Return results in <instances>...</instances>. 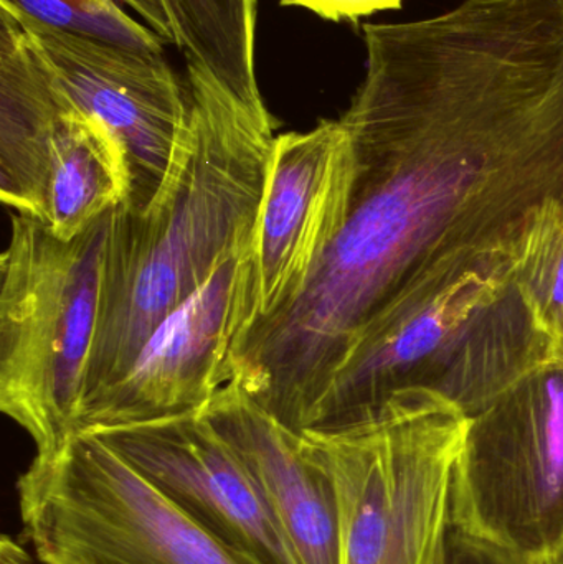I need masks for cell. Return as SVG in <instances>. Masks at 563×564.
Segmentation results:
<instances>
[{"instance_id": "cell-5", "label": "cell", "mask_w": 563, "mask_h": 564, "mask_svg": "<svg viewBox=\"0 0 563 564\" xmlns=\"http://www.w3.org/2000/svg\"><path fill=\"white\" fill-rule=\"evenodd\" d=\"M468 420L429 400L350 430L301 433L333 484L340 564H432L446 543Z\"/></svg>"}, {"instance_id": "cell-12", "label": "cell", "mask_w": 563, "mask_h": 564, "mask_svg": "<svg viewBox=\"0 0 563 564\" xmlns=\"http://www.w3.org/2000/svg\"><path fill=\"white\" fill-rule=\"evenodd\" d=\"M353 172L339 119L277 135L255 234L251 324L286 307L310 280L343 227Z\"/></svg>"}, {"instance_id": "cell-14", "label": "cell", "mask_w": 563, "mask_h": 564, "mask_svg": "<svg viewBox=\"0 0 563 564\" xmlns=\"http://www.w3.org/2000/svg\"><path fill=\"white\" fill-rule=\"evenodd\" d=\"M175 46L248 108L270 115L257 79L258 0H162Z\"/></svg>"}, {"instance_id": "cell-3", "label": "cell", "mask_w": 563, "mask_h": 564, "mask_svg": "<svg viewBox=\"0 0 563 564\" xmlns=\"http://www.w3.org/2000/svg\"><path fill=\"white\" fill-rule=\"evenodd\" d=\"M526 250L469 254L407 288L360 332L303 433L350 430L429 400L472 417L555 360L516 281Z\"/></svg>"}, {"instance_id": "cell-4", "label": "cell", "mask_w": 563, "mask_h": 564, "mask_svg": "<svg viewBox=\"0 0 563 564\" xmlns=\"http://www.w3.org/2000/svg\"><path fill=\"white\" fill-rule=\"evenodd\" d=\"M112 210L73 240L33 218H10L0 263V410L35 453L59 449L78 433Z\"/></svg>"}, {"instance_id": "cell-10", "label": "cell", "mask_w": 563, "mask_h": 564, "mask_svg": "<svg viewBox=\"0 0 563 564\" xmlns=\"http://www.w3.org/2000/svg\"><path fill=\"white\" fill-rule=\"evenodd\" d=\"M255 282L253 247L228 258L152 332L128 373L79 413L78 433L204 413L234 378Z\"/></svg>"}, {"instance_id": "cell-11", "label": "cell", "mask_w": 563, "mask_h": 564, "mask_svg": "<svg viewBox=\"0 0 563 564\" xmlns=\"http://www.w3.org/2000/svg\"><path fill=\"white\" fill-rule=\"evenodd\" d=\"M121 454L245 564H297L260 484L204 414L83 431Z\"/></svg>"}, {"instance_id": "cell-21", "label": "cell", "mask_w": 563, "mask_h": 564, "mask_svg": "<svg viewBox=\"0 0 563 564\" xmlns=\"http://www.w3.org/2000/svg\"><path fill=\"white\" fill-rule=\"evenodd\" d=\"M559 358H561V360H563V341H562L561 350H559Z\"/></svg>"}, {"instance_id": "cell-20", "label": "cell", "mask_w": 563, "mask_h": 564, "mask_svg": "<svg viewBox=\"0 0 563 564\" xmlns=\"http://www.w3.org/2000/svg\"><path fill=\"white\" fill-rule=\"evenodd\" d=\"M548 564H563V550L561 553H559L557 556H555L554 560H552L551 563H548Z\"/></svg>"}, {"instance_id": "cell-9", "label": "cell", "mask_w": 563, "mask_h": 564, "mask_svg": "<svg viewBox=\"0 0 563 564\" xmlns=\"http://www.w3.org/2000/svg\"><path fill=\"white\" fill-rule=\"evenodd\" d=\"M76 108L116 139L128 169L122 207L142 214L167 181L191 116L188 88L162 53L115 45L39 22L3 6Z\"/></svg>"}, {"instance_id": "cell-15", "label": "cell", "mask_w": 563, "mask_h": 564, "mask_svg": "<svg viewBox=\"0 0 563 564\" xmlns=\"http://www.w3.org/2000/svg\"><path fill=\"white\" fill-rule=\"evenodd\" d=\"M39 22L144 52L175 45L162 0H0Z\"/></svg>"}, {"instance_id": "cell-2", "label": "cell", "mask_w": 563, "mask_h": 564, "mask_svg": "<svg viewBox=\"0 0 563 564\" xmlns=\"http://www.w3.org/2000/svg\"><path fill=\"white\" fill-rule=\"evenodd\" d=\"M187 62L191 116L151 207L112 210L101 317L79 413L118 383L152 332L234 254L255 245L274 148V119ZM78 413V416H79Z\"/></svg>"}, {"instance_id": "cell-19", "label": "cell", "mask_w": 563, "mask_h": 564, "mask_svg": "<svg viewBox=\"0 0 563 564\" xmlns=\"http://www.w3.org/2000/svg\"><path fill=\"white\" fill-rule=\"evenodd\" d=\"M445 549H446V543H445V546H443L442 552L439 553V556H436V558L433 560L432 564H445Z\"/></svg>"}, {"instance_id": "cell-16", "label": "cell", "mask_w": 563, "mask_h": 564, "mask_svg": "<svg viewBox=\"0 0 563 564\" xmlns=\"http://www.w3.org/2000/svg\"><path fill=\"white\" fill-rule=\"evenodd\" d=\"M516 281L555 351L563 341V217L545 225L532 238L519 261Z\"/></svg>"}, {"instance_id": "cell-18", "label": "cell", "mask_w": 563, "mask_h": 564, "mask_svg": "<svg viewBox=\"0 0 563 564\" xmlns=\"http://www.w3.org/2000/svg\"><path fill=\"white\" fill-rule=\"evenodd\" d=\"M283 7H303L316 13L321 19L356 20L373 15L382 10H396L402 7V0H280Z\"/></svg>"}, {"instance_id": "cell-8", "label": "cell", "mask_w": 563, "mask_h": 564, "mask_svg": "<svg viewBox=\"0 0 563 564\" xmlns=\"http://www.w3.org/2000/svg\"><path fill=\"white\" fill-rule=\"evenodd\" d=\"M450 527L532 564L563 550V360L548 361L469 417Z\"/></svg>"}, {"instance_id": "cell-13", "label": "cell", "mask_w": 563, "mask_h": 564, "mask_svg": "<svg viewBox=\"0 0 563 564\" xmlns=\"http://www.w3.org/2000/svg\"><path fill=\"white\" fill-rule=\"evenodd\" d=\"M202 414L250 467L297 564H340L333 484L303 434L274 420L231 383Z\"/></svg>"}, {"instance_id": "cell-6", "label": "cell", "mask_w": 563, "mask_h": 564, "mask_svg": "<svg viewBox=\"0 0 563 564\" xmlns=\"http://www.w3.org/2000/svg\"><path fill=\"white\" fill-rule=\"evenodd\" d=\"M17 492L40 564H245L91 433L35 453Z\"/></svg>"}, {"instance_id": "cell-1", "label": "cell", "mask_w": 563, "mask_h": 564, "mask_svg": "<svg viewBox=\"0 0 563 564\" xmlns=\"http://www.w3.org/2000/svg\"><path fill=\"white\" fill-rule=\"evenodd\" d=\"M362 35L366 76L339 118L354 171L343 227L234 354L231 383L296 433L407 288L469 254L526 250L563 217V0H465Z\"/></svg>"}, {"instance_id": "cell-7", "label": "cell", "mask_w": 563, "mask_h": 564, "mask_svg": "<svg viewBox=\"0 0 563 564\" xmlns=\"http://www.w3.org/2000/svg\"><path fill=\"white\" fill-rule=\"evenodd\" d=\"M128 195L124 154L73 105L9 10L0 9V198L73 238Z\"/></svg>"}, {"instance_id": "cell-17", "label": "cell", "mask_w": 563, "mask_h": 564, "mask_svg": "<svg viewBox=\"0 0 563 564\" xmlns=\"http://www.w3.org/2000/svg\"><path fill=\"white\" fill-rule=\"evenodd\" d=\"M445 564H532L511 550L450 527L446 533Z\"/></svg>"}]
</instances>
